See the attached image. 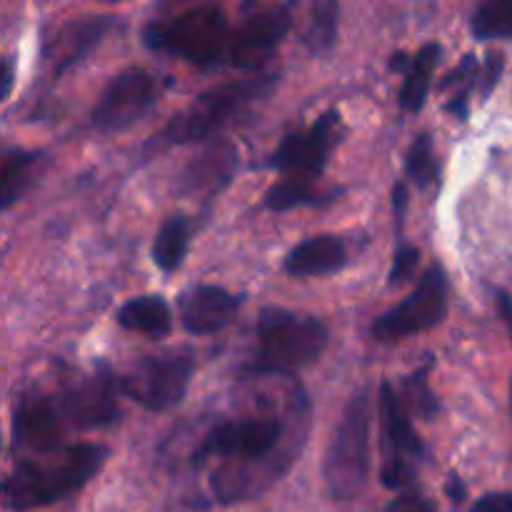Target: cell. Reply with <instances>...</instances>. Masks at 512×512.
I'll return each mask as SVG.
<instances>
[{
	"mask_svg": "<svg viewBox=\"0 0 512 512\" xmlns=\"http://www.w3.org/2000/svg\"><path fill=\"white\" fill-rule=\"evenodd\" d=\"M105 458L108 450L83 443L18 460L3 480V505L13 512H28L58 503L88 485Z\"/></svg>",
	"mask_w": 512,
	"mask_h": 512,
	"instance_id": "obj_1",
	"label": "cell"
},
{
	"mask_svg": "<svg viewBox=\"0 0 512 512\" xmlns=\"http://www.w3.org/2000/svg\"><path fill=\"white\" fill-rule=\"evenodd\" d=\"M228 20L218 5H198L175 18L155 20L143 30V43L158 53L175 55L198 68H218L230 53Z\"/></svg>",
	"mask_w": 512,
	"mask_h": 512,
	"instance_id": "obj_2",
	"label": "cell"
},
{
	"mask_svg": "<svg viewBox=\"0 0 512 512\" xmlns=\"http://www.w3.org/2000/svg\"><path fill=\"white\" fill-rule=\"evenodd\" d=\"M328 348V325L310 315H295L280 308H265L258 318V353L253 373H295L323 355Z\"/></svg>",
	"mask_w": 512,
	"mask_h": 512,
	"instance_id": "obj_3",
	"label": "cell"
},
{
	"mask_svg": "<svg viewBox=\"0 0 512 512\" xmlns=\"http://www.w3.org/2000/svg\"><path fill=\"white\" fill-rule=\"evenodd\" d=\"M370 475V403L365 390L345 405L325 450V490L338 503L358 498Z\"/></svg>",
	"mask_w": 512,
	"mask_h": 512,
	"instance_id": "obj_4",
	"label": "cell"
},
{
	"mask_svg": "<svg viewBox=\"0 0 512 512\" xmlns=\"http://www.w3.org/2000/svg\"><path fill=\"white\" fill-rule=\"evenodd\" d=\"M275 83H278L275 75H258V78L215 85L170 120L168 128L163 130V138L175 145L213 138L218 130L233 123V118L243 115L250 105L263 100L275 88Z\"/></svg>",
	"mask_w": 512,
	"mask_h": 512,
	"instance_id": "obj_5",
	"label": "cell"
},
{
	"mask_svg": "<svg viewBox=\"0 0 512 512\" xmlns=\"http://www.w3.org/2000/svg\"><path fill=\"white\" fill-rule=\"evenodd\" d=\"M448 298V273H445L443 265L433 263L403 303H398L393 310H388V313L375 320L373 338L378 343H398V340L410 338V335L435 328L448 315Z\"/></svg>",
	"mask_w": 512,
	"mask_h": 512,
	"instance_id": "obj_6",
	"label": "cell"
},
{
	"mask_svg": "<svg viewBox=\"0 0 512 512\" xmlns=\"http://www.w3.org/2000/svg\"><path fill=\"white\" fill-rule=\"evenodd\" d=\"M380 420H383L385 440V463L380 470V480L385 488L405 490L413 485L418 475V460H423L425 448L413 428L408 405L390 383H383L380 388Z\"/></svg>",
	"mask_w": 512,
	"mask_h": 512,
	"instance_id": "obj_7",
	"label": "cell"
},
{
	"mask_svg": "<svg viewBox=\"0 0 512 512\" xmlns=\"http://www.w3.org/2000/svg\"><path fill=\"white\" fill-rule=\"evenodd\" d=\"M193 368L195 365L188 355L143 358L118 378L120 393L150 413H165L183 403Z\"/></svg>",
	"mask_w": 512,
	"mask_h": 512,
	"instance_id": "obj_8",
	"label": "cell"
},
{
	"mask_svg": "<svg viewBox=\"0 0 512 512\" xmlns=\"http://www.w3.org/2000/svg\"><path fill=\"white\" fill-rule=\"evenodd\" d=\"M283 438V420L275 415H253L243 420H228L220 423L205 435L200 448L195 450L193 460L223 458L243 460V463H263L265 458L278 450Z\"/></svg>",
	"mask_w": 512,
	"mask_h": 512,
	"instance_id": "obj_9",
	"label": "cell"
},
{
	"mask_svg": "<svg viewBox=\"0 0 512 512\" xmlns=\"http://www.w3.org/2000/svg\"><path fill=\"white\" fill-rule=\"evenodd\" d=\"M165 90V78L145 68H128L115 75L93 108V125L118 133L138 123Z\"/></svg>",
	"mask_w": 512,
	"mask_h": 512,
	"instance_id": "obj_10",
	"label": "cell"
},
{
	"mask_svg": "<svg viewBox=\"0 0 512 512\" xmlns=\"http://www.w3.org/2000/svg\"><path fill=\"white\" fill-rule=\"evenodd\" d=\"M338 140L340 115L335 110H328L313 125L290 133L280 143V148L275 150L268 165L278 170L283 178H298L315 183V178L325 170V163H328Z\"/></svg>",
	"mask_w": 512,
	"mask_h": 512,
	"instance_id": "obj_11",
	"label": "cell"
},
{
	"mask_svg": "<svg viewBox=\"0 0 512 512\" xmlns=\"http://www.w3.org/2000/svg\"><path fill=\"white\" fill-rule=\"evenodd\" d=\"M118 390V380L113 378L108 365L100 363L93 375L78 380V383H73L60 393L58 408L65 425L80 430H95L115 423L120 415Z\"/></svg>",
	"mask_w": 512,
	"mask_h": 512,
	"instance_id": "obj_12",
	"label": "cell"
},
{
	"mask_svg": "<svg viewBox=\"0 0 512 512\" xmlns=\"http://www.w3.org/2000/svg\"><path fill=\"white\" fill-rule=\"evenodd\" d=\"M293 25L290 5H273L245 18L230 40L228 60L245 73H258L273 60L275 50Z\"/></svg>",
	"mask_w": 512,
	"mask_h": 512,
	"instance_id": "obj_13",
	"label": "cell"
},
{
	"mask_svg": "<svg viewBox=\"0 0 512 512\" xmlns=\"http://www.w3.org/2000/svg\"><path fill=\"white\" fill-rule=\"evenodd\" d=\"M65 420L55 400L45 395H23L13 410L10 435L18 450L33 455H45L60 450Z\"/></svg>",
	"mask_w": 512,
	"mask_h": 512,
	"instance_id": "obj_14",
	"label": "cell"
},
{
	"mask_svg": "<svg viewBox=\"0 0 512 512\" xmlns=\"http://www.w3.org/2000/svg\"><path fill=\"white\" fill-rule=\"evenodd\" d=\"M243 298L218 285H195L178 298V315L190 335H213L233 323Z\"/></svg>",
	"mask_w": 512,
	"mask_h": 512,
	"instance_id": "obj_15",
	"label": "cell"
},
{
	"mask_svg": "<svg viewBox=\"0 0 512 512\" xmlns=\"http://www.w3.org/2000/svg\"><path fill=\"white\" fill-rule=\"evenodd\" d=\"M115 25V18H105V15H95V18H75L68 25L55 33V38L48 40L45 45V58L53 65V75H63L73 65L88 53H93L110 28Z\"/></svg>",
	"mask_w": 512,
	"mask_h": 512,
	"instance_id": "obj_16",
	"label": "cell"
},
{
	"mask_svg": "<svg viewBox=\"0 0 512 512\" xmlns=\"http://www.w3.org/2000/svg\"><path fill=\"white\" fill-rule=\"evenodd\" d=\"M348 263V248L338 235H315L295 245L283 260V270L293 278H325Z\"/></svg>",
	"mask_w": 512,
	"mask_h": 512,
	"instance_id": "obj_17",
	"label": "cell"
},
{
	"mask_svg": "<svg viewBox=\"0 0 512 512\" xmlns=\"http://www.w3.org/2000/svg\"><path fill=\"white\" fill-rule=\"evenodd\" d=\"M440 55H443V45L425 43L423 48L413 55V60L405 53H395L393 58H390V70L405 75V83L398 95L400 108H403L405 113H420V110H423Z\"/></svg>",
	"mask_w": 512,
	"mask_h": 512,
	"instance_id": "obj_18",
	"label": "cell"
},
{
	"mask_svg": "<svg viewBox=\"0 0 512 512\" xmlns=\"http://www.w3.org/2000/svg\"><path fill=\"white\" fill-rule=\"evenodd\" d=\"M118 325L130 333L160 340L173 328V313L163 295H140V298H130L118 310Z\"/></svg>",
	"mask_w": 512,
	"mask_h": 512,
	"instance_id": "obj_19",
	"label": "cell"
},
{
	"mask_svg": "<svg viewBox=\"0 0 512 512\" xmlns=\"http://www.w3.org/2000/svg\"><path fill=\"white\" fill-rule=\"evenodd\" d=\"M43 153L38 150H23V148H8L3 155V188H0V200H3V210L18 203L20 195L33 185L35 168H38Z\"/></svg>",
	"mask_w": 512,
	"mask_h": 512,
	"instance_id": "obj_20",
	"label": "cell"
},
{
	"mask_svg": "<svg viewBox=\"0 0 512 512\" xmlns=\"http://www.w3.org/2000/svg\"><path fill=\"white\" fill-rule=\"evenodd\" d=\"M190 245V228L183 215L165 220L153 243V260L163 273H175L183 265Z\"/></svg>",
	"mask_w": 512,
	"mask_h": 512,
	"instance_id": "obj_21",
	"label": "cell"
},
{
	"mask_svg": "<svg viewBox=\"0 0 512 512\" xmlns=\"http://www.w3.org/2000/svg\"><path fill=\"white\" fill-rule=\"evenodd\" d=\"M480 78V60L473 53L465 55L455 70H450L440 83V90H453L450 100L445 103V113L458 120H468L470 115V93L478 85Z\"/></svg>",
	"mask_w": 512,
	"mask_h": 512,
	"instance_id": "obj_22",
	"label": "cell"
},
{
	"mask_svg": "<svg viewBox=\"0 0 512 512\" xmlns=\"http://www.w3.org/2000/svg\"><path fill=\"white\" fill-rule=\"evenodd\" d=\"M338 18L340 8L333 0H320L310 8L308 23L303 30V43L310 53L323 55L333 48L338 40Z\"/></svg>",
	"mask_w": 512,
	"mask_h": 512,
	"instance_id": "obj_23",
	"label": "cell"
},
{
	"mask_svg": "<svg viewBox=\"0 0 512 512\" xmlns=\"http://www.w3.org/2000/svg\"><path fill=\"white\" fill-rule=\"evenodd\" d=\"M235 168V150L233 145H215L210 148L203 158H198V163L190 165L188 170V185L193 190L203 188H220V180H228L233 175Z\"/></svg>",
	"mask_w": 512,
	"mask_h": 512,
	"instance_id": "obj_24",
	"label": "cell"
},
{
	"mask_svg": "<svg viewBox=\"0 0 512 512\" xmlns=\"http://www.w3.org/2000/svg\"><path fill=\"white\" fill-rule=\"evenodd\" d=\"M470 30L478 40L512 38V0H488L475 8Z\"/></svg>",
	"mask_w": 512,
	"mask_h": 512,
	"instance_id": "obj_25",
	"label": "cell"
},
{
	"mask_svg": "<svg viewBox=\"0 0 512 512\" xmlns=\"http://www.w3.org/2000/svg\"><path fill=\"white\" fill-rule=\"evenodd\" d=\"M405 175L413 180L420 188H428L438 180L440 175V163L435 158L433 150V138L430 133H420L418 138L410 145L408 155H405Z\"/></svg>",
	"mask_w": 512,
	"mask_h": 512,
	"instance_id": "obj_26",
	"label": "cell"
},
{
	"mask_svg": "<svg viewBox=\"0 0 512 512\" xmlns=\"http://www.w3.org/2000/svg\"><path fill=\"white\" fill-rule=\"evenodd\" d=\"M308 203H318V193L313 190V183H310V180L280 178L278 183L265 193V208L270 210H290Z\"/></svg>",
	"mask_w": 512,
	"mask_h": 512,
	"instance_id": "obj_27",
	"label": "cell"
},
{
	"mask_svg": "<svg viewBox=\"0 0 512 512\" xmlns=\"http://www.w3.org/2000/svg\"><path fill=\"white\" fill-rule=\"evenodd\" d=\"M425 370H418L413 378L405 380V395H408V405L413 408L415 415H420V418L425 420H433L435 415H438L440 403L435 400V395L430 393L428 383H425Z\"/></svg>",
	"mask_w": 512,
	"mask_h": 512,
	"instance_id": "obj_28",
	"label": "cell"
},
{
	"mask_svg": "<svg viewBox=\"0 0 512 512\" xmlns=\"http://www.w3.org/2000/svg\"><path fill=\"white\" fill-rule=\"evenodd\" d=\"M420 265V250L410 243H400L398 250H395L393 258V268H390V285H400L408 283L415 273H418Z\"/></svg>",
	"mask_w": 512,
	"mask_h": 512,
	"instance_id": "obj_29",
	"label": "cell"
},
{
	"mask_svg": "<svg viewBox=\"0 0 512 512\" xmlns=\"http://www.w3.org/2000/svg\"><path fill=\"white\" fill-rule=\"evenodd\" d=\"M505 70V55L503 53H488L485 55L483 65H480V98H490V93L495 90V85L500 83V75Z\"/></svg>",
	"mask_w": 512,
	"mask_h": 512,
	"instance_id": "obj_30",
	"label": "cell"
},
{
	"mask_svg": "<svg viewBox=\"0 0 512 512\" xmlns=\"http://www.w3.org/2000/svg\"><path fill=\"white\" fill-rule=\"evenodd\" d=\"M385 512H435V505L425 495H420L418 490H408Z\"/></svg>",
	"mask_w": 512,
	"mask_h": 512,
	"instance_id": "obj_31",
	"label": "cell"
},
{
	"mask_svg": "<svg viewBox=\"0 0 512 512\" xmlns=\"http://www.w3.org/2000/svg\"><path fill=\"white\" fill-rule=\"evenodd\" d=\"M470 512H512V493H488L475 505Z\"/></svg>",
	"mask_w": 512,
	"mask_h": 512,
	"instance_id": "obj_32",
	"label": "cell"
},
{
	"mask_svg": "<svg viewBox=\"0 0 512 512\" xmlns=\"http://www.w3.org/2000/svg\"><path fill=\"white\" fill-rule=\"evenodd\" d=\"M445 493H448L450 498H453V503H463V500H465V485H463V480H460L458 475H450L448 485H445Z\"/></svg>",
	"mask_w": 512,
	"mask_h": 512,
	"instance_id": "obj_33",
	"label": "cell"
},
{
	"mask_svg": "<svg viewBox=\"0 0 512 512\" xmlns=\"http://www.w3.org/2000/svg\"><path fill=\"white\" fill-rule=\"evenodd\" d=\"M13 80H15V60L5 58L3 60V98H8L10 90H13Z\"/></svg>",
	"mask_w": 512,
	"mask_h": 512,
	"instance_id": "obj_34",
	"label": "cell"
},
{
	"mask_svg": "<svg viewBox=\"0 0 512 512\" xmlns=\"http://www.w3.org/2000/svg\"><path fill=\"white\" fill-rule=\"evenodd\" d=\"M498 308L500 315L505 318V323H508V328L512 330V300L508 298V293H503V290L498 293Z\"/></svg>",
	"mask_w": 512,
	"mask_h": 512,
	"instance_id": "obj_35",
	"label": "cell"
},
{
	"mask_svg": "<svg viewBox=\"0 0 512 512\" xmlns=\"http://www.w3.org/2000/svg\"><path fill=\"white\" fill-rule=\"evenodd\" d=\"M510 405H512V385H510Z\"/></svg>",
	"mask_w": 512,
	"mask_h": 512,
	"instance_id": "obj_36",
	"label": "cell"
}]
</instances>
